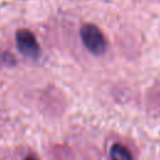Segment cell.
<instances>
[{"label":"cell","instance_id":"1","mask_svg":"<svg viewBox=\"0 0 160 160\" xmlns=\"http://www.w3.org/2000/svg\"><path fill=\"white\" fill-rule=\"evenodd\" d=\"M80 38L84 46L94 55H101L106 50V40L101 30L94 24H84L80 29Z\"/></svg>","mask_w":160,"mask_h":160},{"label":"cell","instance_id":"2","mask_svg":"<svg viewBox=\"0 0 160 160\" xmlns=\"http://www.w3.org/2000/svg\"><path fill=\"white\" fill-rule=\"evenodd\" d=\"M15 41L18 50L26 58L38 59L40 55V46L35 35L28 29H20L15 34Z\"/></svg>","mask_w":160,"mask_h":160},{"label":"cell","instance_id":"3","mask_svg":"<svg viewBox=\"0 0 160 160\" xmlns=\"http://www.w3.org/2000/svg\"><path fill=\"white\" fill-rule=\"evenodd\" d=\"M110 159L111 160H132V155L125 145L116 142L110 148Z\"/></svg>","mask_w":160,"mask_h":160},{"label":"cell","instance_id":"4","mask_svg":"<svg viewBox=\"0 0 160 160\" xmlns=\"http://www.w3.org/2000/svg\"><path fill=\"white\" fill-rule=\"evenodd\" d=\"M4 56H5V58H4L2 60H4V62H5L6 65H14V64H15V61H14L15 59H14V56H12L11 54H4Z\"/></svg>","mask_w":160,"mask_h":160},{"label":"cell","instance_id":"5","mask_svg":"<svg viewBox=\"0 0 160 160\" xmlns=\"http://www.w3.org/2000/svg\"><path fill=\"white\" fill-rule=\"evenodd\" d=\"M25 160H38V159H36V158H34V156H30V155H29V156H28Z\"/></svg>","mask_w":160,"mask_h":160}]
</instances>
